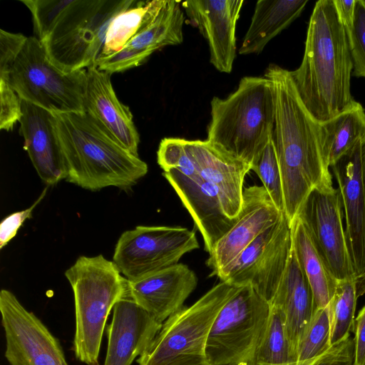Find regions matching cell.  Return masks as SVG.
<instances>
[{"label":"cell","instance_id":"1","mask_svg":"<svg viewBox=\"0 0 365 365\" xmlns=\"http://www.w3.org/2000/svg\"><path fill=\"white\" fill-rule=\"evenodd\" d=\"M264 77L275 93L272 138L280 169L284 213L291 222L315 188H332L323 123L307 110L289 71L270 63Z\"/></svg>","mask_w":365,"mask_h":365},{"label":"cell","instance_id":"2","mask_svg":"<svg viewBox=\"0 0 365 365\" xmlns=\"http://www.w3.org/2000/svg\"><path fill=\"white\" fill-rule=\"evenodd\" d=\"M353 63L348 34L333 0H319L310 16L299 68L290 71L303 103L321 123L356 102L351 93Z\"/></svg>","mask_w":365,"mask_h":365},{"label":"cell","instance_id":"3","mask_svg":"<svg viewBox=\"0 0 365 365\" xmlns=\"http://www.w3.org/2000/svg\"><path fill=\"white\" fill-rule=\"evenodd\" d=\"M53 114L66 182L91 191L107 187L127 191L147 174V163L121 146L88 113Z\"/></svg>","mask_w":365,"mask_h":365},{"label":"cell","instance_id":"4","mask_svg":"<svg viewBox=\"0 0 365 365\" xmlns=\"http://www.w3.org/2000/svg\"><path fill=\"white\" fill-rule=\"evenodd\" d=\"M207 140L251 168L272 137L275 93L266 77H243L226 98L214 96Z\"/></svg>","mask_w":365,"mask_h":365},{"label":"cell","instance_id":"5","mask_svg":"<svg viewBox=\"0 0 365 365\" xmlns=\"http://www.w3.org/2000/svg\"><path fill=\"white\" fill-rule=\"evenodd\" d=\"M65 277L74 296L75 356L86 365H99L106 322L116 303L128 295V279L102 255L79 257Z\"/></svg>","mask_w":365,"mask_h":365},{"label":"cell","instance_id":"6","mask_svg":"<svg viewBox=\"0 0 365 365\" xmlns=\"http://www.w3.org/2000/svg\"><path fill=\"white\" fill-rule=\"evenodd\" d=\"M135 0H73L42 41L51 61L64 72L95 66L111 20Z\"/></svg>","mask_w":365,"mask_h":365},{"label":"cell","instance_id":"7","mask_svg":"<svg viewBox=\"0 0 365 365\" xmlns=\"http://www.w3.org/2000/svg\"><path fill=\"white\" fill-rule=\"evenodd\" d=\"M237 287L221 281L197 302L183 307L163 324L138 365H207L205 347L219 312Z\"/></svg>","mask_w":365,"mask_h":365},{"label":"cell","instance_id":"8","mask_svg":"<svg viewBox=\"0 0 365 365\" xmlns=\"http://www.w3.org/2000/svg\"><path fill=\"white\" fill-rule=\"evenodd\" d=\"M86 74V69L61 71L51 61L42 43L29 36L4 81L21 100L51 113H83Z\"/></svg>","mask_w":365,"mask_h":365},{"label":"cell","instance_id":"9","mask_svg":"<svg viewBox=\"0 0 365 365\" xmlns=\"http://www.w3.org/2000/svg\"><path fill=\"white\" fill-rule=\"evenodd\" d=\"M270 304L250 285L239 287L217 315L208 334L207 365H253Z\"/></svg>","mask_w":365,"mask_h":365},{"label":"cell","instance_id":"10","mask_svg":"<svg viewBox=\"0 0 365 365\" xmlns=\"http://www.w3.org/2000/svg\"><path fill=\"white\" fill-rule=\"evenodd\" d=\"M292 251L290 222L284 212L232 262L215 276L237 287L250 284L269 304L274 299Z\"/></svg>","mask_w":365,"mask_h":365},{"label":"cell","instance_id":"11","mask_svg":"<svg viewBox=\"0 0 365 365\" xmlns=\"http://www.w3.org/2000/svg\"><path fill=\"white\" fill-rule=\"evenodd\" d=\"M200 247L195 232L180 226L138 225L121 234L113 261L128 281H134L179 263Z\"/></svg>","mask_w":365,"mask_h":365},{"label":"cell","instance_id":"12","mask_svg":"<svg viewBox=\"0 0 365 365\" xmlns=\"http://www.w3.org/2000/svg\"><path fill=\"white\" fill-rule=\"evenodd\" d=\"M297 216L303 222L333 276L337 280L356 279L343 224L344 212L339 190L314 189Z\"/></svg>","mask_w":365,"mask_h":365},{"label":"cell","instance_id":"13","mask_svg":"<svg viewBox=\"0 0 365 365\" xmlns=\"http://www.w3.org/2000/svg\"><path fill=\"white\" fill-rule=\"evenodd\" d=\"M0 312L10 365H68L58 339L8 289L0 292Z\"/></svg>","mask_w":365,"mask_h":365},{"label":"cell","instance_id":"14","mask_svg":"<svg viewBox=\"0 0 365 365\" xmlns=\"http://www.w3.org/2000/svg\"><path fill=\"white\" fill-rule=\"evenodd\" d=\"M283 213L263 186L244 188L241 210L234 225L217 242L206 260V265L212 270L210 276L232 262Z\"/></svg>","mask_w":365,"mask_h":365},{"label":"cell","instance_id":"15","mask_svg":"<svg viewBox=\"0 0 365 365\" xmlns=\"http://www.w3.org/2000/svg\"><path fill=\"white\" fill-rule=\"evenodd\" d=\"M243 0H189L182 3L190 24L206 39L210 61L230 73L236 57V25Z\"/></svg>","mask_w":365,"mask_h":365},{"label":"cell","instance_id":"16","mask_svg":"<svg viewBox=\"0 0 365 365\" xmlns=\"http://www.w3.org/2000/svg\"><path fill=\"white\" fill-rule=\"evenodd\" d=\"M338 183L345 232L356 273V284L365 277V194L361 141L330 167Z\"/></svg>","mask_w":365,"mask_h":365},{"label":"cell","instance_id":"17","mask_svg":"<svg viewBox=\"0 0 365 365\" xmlns=\"http://www.w3.org/2000/svg\"><path fill=\"white\" fill-rule=\"evenodd\" d=\"M21 109L19 131L38 175L47 186L66 180V168L54 114L24 100Z\"/></svg>","mask_w":365,"mask_h":365},{"label":"cell","instance_id":"18","mask_svg":"<svg viewBox=\"0 0 365 365\" xmlns=\"http://www.w3.org/2000/svg\"><path fill=\"white\" fill-rule=\"evenodd\" d=\"M197 284L195 273L178 263L140 279L128 280V294L157 321L163 323L183 308Z\"/></svg>","mask_w":365,"mask_h":365},{"label":"cell","instance_id":"19","mask_svg":"<svg viewBox=\"0 0 365 365\" xmlns=\"http://www.w3.org/2000/svg\"><path fill=\"white\" fill-rule=\"evenodd\" d=\"M106 328L103 365H131L148 347L163 323L138 306L128 294L116 303Z\"/></svg>","mask_w":365,"mask_h":365},{"label":"cell","instance_id":"20","mask_svg":"<svg viewBox=\"0 0 365 365\" xmlns=\"http://www.w3.org/2000/svg\"><path fill=\"white\" fill-rule=\"evenodd\" d=\"M185 146L200 177L216 190L225 214L237 218L243 201L245 178L251 167L207 140H185Z\"/></svg>","mask_w":365,"mask_h":365},{"label":"cell","instance_id":"21","mask_svg":"<svg viewBox=\"0 0 365 365\" xmlns=\"http://www.w3.org/2000/svg\"><path fill=\"white\" fill-rule=\"evenodd\" d=\"M84 112L125 149L138 156L140 136L129 108L123 104L113 88L111 74L93 66L86 69Z\"/></svg>","mask_w":365,"mask_h":365},{"label":"cell","instance_id":"22","mask_svg":"<svg viewBox=\"0 0 365 365\" xmlns=\"http://www.w3.org/2000/svg\"><path fill=\"white\" fill-rule=\"evenodd\" d=\"M163 175L192 217L202 236L205 250L210 254L236 218L225 214L216 190L200 175L189 177L175 169L163 172Z\"/></svg>","mask_w":365,"mask_h":365},{"label":"cell","instance_id":"23","mask_svg":"<svg viewBox=\"0 0 365 365\" xmlns=\"http://www.w3.org/2000/svg\"><path fill=\"white\" fill-rule=\"evenodd\" d=\"M270 305L278 307L284 314L288 337L297 359L299 341L315 308L311 287L293 249Z\"/></svg>","mask_w":365,"mask_h":365},{"label":"cell","instance_id":"24","mask_svg":"<svg viewBox=\"0 0 365 365\" xmlns=\"http://www.w3.org/2000/svg\"><path fill=\"white\" fill-rule=\"evenodd\" d=\"M308 0H259L239 53L259 54L304 9Z\"/></svg>","mask_w":365,"mask_h":365},{"label":"cell","instance_id":"25","mask_svg":"<svg viewBox=\"0 0 365 365\" xmlns=\"http://www.w3.org/2000/svg\"><path fill=\"white\" fill-rule=\"evenodd\" d=\"M292 249L312 289L314 308L328 305L334 297L337 279L318 252L298 216L290 222Z\"/></svg>","mask_w":365,"mask_h":365},{"label":"cell","instance_id":"26","mask_svg":"<svg viewBox=\"0 0 365 365\" xmlns=\"http://www.w3.org/2000/svg\"><path fill=\"white\" fill-rule=\"evenodd\" d=\"M184 21L180 1L164 0L155 19L125 46L150 56L163 47L181 44Z\"/></svg>","mask_w":365,"mask_h":365},{"label":"cell","instance_id":"27","mask_svg":"<svg viewBox=\"0 0 365 365\" xmlns=\"http://www.w3.org/2000/svg\"><path fill=\"white\" fill-rule=\"evenodd\" d=\"M163 3L164 0L135 1L115 15L108 26L100 58L121 50L155 19Z\"/></svg>","mask_w":365,"mask_h":365},{"label":"cell","instance_id":"28","mask_svg":"<svg viewBox=\"0 0 365 365\" xmlns=\"http://www.w3.org/2000/svg\"><path fill=\"white\" fill-rule=\"evenodd\" d=\"M325 145L331 167L365 135V110L356 102L349 109L323 123Z\"/></svg>","mask_w":365,"mask_h":365},{"label":"cell","instance_id":"29","mask_svg":"<svg viewBox=\"0 0 365 365\" xmlns=\"http://www.w3.org/2000/svg\"><path fill=\"white\" fill-rule=\"evenodd\" d=\"M297 361L280 308L271 305L269 319L257 349L253 365H285Z\"/></svg>","mask_w":365,"mask_h":365},{"label":"cell","instance_id":"30","mask_svg":"<svg viewBox=\"0 0 365 365\" xmlns=\"http://www.w3.org/2000/svg\"><path fill=\"white\" fill-rule=\"evenodd\" d=\"M355 279L337 280L333 298L330 302V346L351 336L355 327L357 299Z\"/></svg>","mask_w":365,"mask_h":365},{"label":"cell","instance_id":"31","mask_svg":"<svg viewBox=\"0 0 365 365\" xmlns=\"http://www.w3.org/2000/svg\"><path fill=\"white\" fill-rule=\"evenodd\" d=\"M331 324L330 304L314 309L299 341L297 361L311 359L330 346Z\"/></svg>","mask_w":365,"mask_h":365},{"label":"cell","instance_id":"32","mask_svg":"<svg viewBox=\"0 0 365 365\" xmlns=\"http://www.w3.org/2000/svg\"><path fill=\"white\" fill-rule=\"evenodd\" d=\"M251 170L258 175L275 206L284 212L282 176L272 137L252 165Z\"/></svg>","mask_w":365,"mask_h":365},{"label":"cell","instance_id":"33","mask_svg":"<svg viewBox=\"0 0 365 365\" xmlns=\"http://www.w3.org/2000/svg\"><path fill=\"white\" fill-rule=\"evenodd\" d=\"M31 11L34 31L40 41L52 31L58 20L73 0H20Z\"/></svg>","mask_w":365,"mask_h":365},{"label":"cell","instance_id":"34","mask_svg":"<svg viewBox=\"0 0 365 365\" xmlns=\"http://www.w3.org/2000/svg\"><path fill=\"white\" fill-rule=\"evenodd\" d=\"M157 161L163 172L175 169L182 174L195 177L199 175L185 146V139L164 138L159 144Z\"/></svg>","mask_w":365,"mask_h":365},{"label":"cell","instance_id":"35","mask_svg":"<svg viewBox=\"0 0 365 365\" xmlns=\"http://www.w3.org/2000/svg\"><path fill=\"white\" fill-rule=\"evenodd\" d=\"M352 75L365 78V0H356L353 25L348 34Z\"/></svg>","mask_w":365,"mask_h":365},{"label":"cell","instance_id":"36","mask_svg":"<svg viewBox=\"0 0 365 365\" xmlns=\"http://www.w3.org/2000/svg\"><path fill=\"white\" fill-rule=\"evenodd\" d=\"M149 57V55L143 51L125 46L110 56L98 58L95 67L112 74L142 65Z\"/></svg>","mask_w":365,"mask_h":365},{"label":"cell","instance_id":"37","mask_svg":"<svg viewBox=\"0 0 365 365\" xmlns=\"http://www.w3.org/2000/svg\"><path fill=\"white\" fill-rule=\"evenodd\" d=\"M352 363L353 339L349 337L329 346L311 359L297 361L285 365H352Z\"/></svg>","mask_w":365,"mask_h":365},{"label":"cell","instance_id":"38","mask_svg":"<svg viewBox=\"0 0 365 365\" xmlns=\"http://www.w3.org/2000/svg\"><path fill=\"white\" fill-rule=\"evenodd\" d=\"M0 129L9 131L22 116L21 99L3 80H0Z\"/></svg>","mask_w":365,"mask_h":365},{"label":"cell","instance_id":"39","mask_svg":"<svg viewBox=\"0 0 365 365\" xmlns=\"http://www.w3.org/2000/svg\"><path fill=\"white\" fill-rule=\"evenodd\" d=\"M27 36L0 29V80L6 81Z\"/></svg>","mask_w":365,"mask_h":365},{"label":"cell","instance_id":"40","mask_svg":"<svg viewBox=\"0 0 365 365\" xmlns=\"http://www.w3.org/2000/svg\"><path fill=\"white\" fill-rule=\"evenodd\" d=\"M49 186H46L28 208L13 212L4 217L0 223V250H2L17 234L19 228L27 219L32 217V212L46 196Z\"/></svg>","mask_w":365,"mask_h":365},{"label":"cell","instance_id":"41","mask_svg":"<svg viewBox=\"0 0 365 365\" xmlns=\"http://www.w3.org/2000/svg\"><path fill=\"white\" fill-rule=\"evenodd\" d=\"M352 365H365V305L355 319Z\"/></svg>","mask_w":365,"mask_h":365},{"label":"cell","instance_id":"42","mask_svg":"<svg viewBox=\"0 0 365 365\" xmlns=\"http://www.w3.org/2000/svg\"><path fill=\"white\" fill-rule=\"evenodd\" d=\"M339 21L346 30L347 34L351 29L355 13L356 0H333Z\"/></svg>","mask_w":365,"mask_h":365},{"label":"cell","instance_id":"43","mask_svg":"<svg viewBox=\"0 0 365 365\" xmlns=\"http://www.w3.org/2000/svg\"><path fill=\"white\" fill-rule=\"evenodd\" d=\"M361 175L364 191L365 194V135L361 140ZM357 294L359 297L365 294V277L356 285Z\"/></svg>","mask_w":365,"mask_h":365}]
</instances>
